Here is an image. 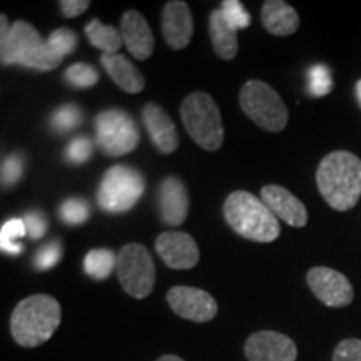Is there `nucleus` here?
<instances>
[{
    "label": "nucleus",
    "instance_id": "f257e3e1",
    "mask_svg": "<svg viewBox=\"0 0 361 361\" xmlns=\"http://www.w3.org/2000/svg\"><path fill=\"white\" fill-rule=\"evenodd\" d=\"M316 186L329 207L350 211L361 196V159L348 151L329 152L316 171Z\"/></svg>",
    "mask_w": 361,
    "mask_h": 361
},
{
    "label": "nucleus",
    "instance_id": "f03ea898",
    "mask_svg": "<svg viewBox=\"0 0 361 361\" xmlns=\"http://www.w3.org/2000/svg\"><path fill=\"white\" fill-rule=\"evenodd\" d=\"M62 322V308L56 298L32 295L22 300L11 316V333L17 345L35 348L52 338Z\"/></svg>",
    "mask_w": 361,
    "mask_h": 361
},
{
    "label": "nucleus",
    "instance_id": "7ed1b4c3",
    "mask_svg": "<svg viewBox=\"0 0 361 361\" xmlns=\"http://www.w3.org/2000/svg\"><path fill=\"white\" fill-rule=\"evenodd\" d=\"M226 223L241 238L256 243H273L281 234V226L263 200L247 191H234L223 206Z\"/></svg>",
    "mask_w": 361,
    "mask_h": 361
},
{
    "label": "nucleus",
    "instance_id": "20e7f679",
    "mask_svg": "<svg viewBox=\"0 0 361 361\" xmlns=\"http://www.w3.org/2000/svg\"><path fill=\"white\" fill-rule=\"evenodd\" d=\"M2 66H22L34 71H54L64 61L57 56L42 39L39 30L25 20H17L11 25V32L0 44Z\"/></svg>",
    "mask_w": 361,
    "mask_h": 361
},
{
    "label": "nucleus",
    "instance_id": "39448f33",
    "mask_svg": "<svg viewBox=\"0 0 361 361\" xmlns=\"http://www.w3.org/2000/svg\"><path fill=\"white\" fill-rule=\"evenodd\" d=\"M180 119L188 134L204 151H218L223 146L224 128L218 104L209 94L192 92L180 104Z\"/></svg>",
    "mask_w": 361,
    "mask_h": 361
},
{
    "label": "nucleus",
    "instance_id": "423d86ee",
    "mask_svg": "<svg viewBox=\"0 0 361 361\" xmlns=\"http://www.w3.org/2000/svg\"><path fill=\"white\" fill-rule=\"evenodd\" d=\"M146 191V179L133 166L117 164L104 173L97 188V204L106 213H128Z\"/></svg>",
    "mask_w": 361,
    "mask_h": 361
},
{
    "label": "nucleus",
    "instance_id": "0eeeda50",
    "mask_svg": "<svg viewBox=\"0 0 361 361\" xmlns=\"http://www.w3.org/2000/svg\"><path fill=\"white\" fill-rule=\"evenodd\" d=\"M239 104L252 123L268 133H281L288 126L286 104L269 84L247 80L239 90Z\"/></svg>",
    "mask_w": 361,
    "mask_h": 361
},
{
    "label": "nucleus",
    "instance_id": "6e6552de",
    "mask_svg": "<svg viewBox=\"0 0 361 361\" xmlns=\"http://www.w3.org/2000/svg\"><path fill=\"white\" fill-rule=\"evenodd\" d=\"M117 278L129 296L142 300L151 295L156 283V266L146 246L130 243L117 252Z\"/></svg>",
    "mask_w": 361,
    "mask_h": 361
},
{
    "label": "nucleus",
    "instance_id": "1a4fd4ad",
    "mask_svg": "<svg viewBox=\"0 0 361 361\" xmlns=\"http://www.w3.org/2000/svg\"><path fill=\"white\" fill-rule=\"evenodd\" d=\"M96 144L102 154L119 157L133 152L139 144V129L128 112L106 109L96 116Z\"/></svg>",
    "mask_w": 361,
    "mask_h": 361
},
{
    "label": "nucleus",
    "instance_id": "9d476101",
    "mask_svg": "<svg viewBox=\"0 0 361 361\" xmlns=\"http://www.w3.org/2000/svg\"><path fill=\"white\" fill-rule=\"evenodd\" d=\"M306 281L313 295L329 308H345L355 298L350 279L336 269L316 266L308 271Z\"/></svg>",
    "mask_w": 361,
    "mask_h": 361
},
{
    "label": "nucleus",
    "instance_id": "9b49d317",
    "mask_svg": "<svg viewBox=\"0 0 361 361\" xmlns=\"http://www.w3.org/2000/svg\"><path fill=\"white\" fill-rule=\"evenodd\" d=\"M171 310L194 323H207L218 314V303L209 293L192 286H174L166 296Z\"/></svg>",
    "mask_w": 361,
    "mask_h": 361
},
{
    "label": "nucleus",
    "instance_id": "f8f14e48",
    "mask_svg": "<svg viewBox=\"0 0 361 361\" xmlns=\"http://www.w3.org/2000/svg\"><path fill=\"white\" fill-rule=\"evenodd\" d=\"M247 361H296V343L271 329L256 331L245 343Z\"/></svg>",
    "mask_w": 361,
    "mask_h": 361
},
{
    "label": "nucleus",
    "instance_id": "ddd939ff",
    "mask_svg": "<svg viewBox=\"0 0 361 361\" xmlns=\"http://www.w3.org/2000/svg\"><path fill=\"white\" fill-rule=\"evenodd\" d=\"M156 251L171 269H191L200 263V247L191 234L162 233L156 239Z\"/></svg>",
    "mask_w": 361,
    "mask_h": 361
},
{
    "label": "nucleus",
    "instance_id": "4468645a",
    "mask_svg": "<svg viewBox=\"0 0 361 361\" xmlns=\"http://www.w3.org/2000/svg\"><path fill=\"white\" fill-rule=\"evenodd\" d=\"M162 35L174 51L186 49L192 39L194 22L191 8L183 0H171L162 8Z\"/></svg>",
    "mask_w": 361,
    "mask_h": 361
},
{
    "label": "nucleus",
    "instance_id": "2eb2a0df",
    "mask_svg": "<svg viewBox=\"0 0 361 361\" xmlns=\"http://www.w3.org/2000/svg\"><path fill=\"white\" fill-rule=\"evenodd\" d=\"M261 200L273 211L278 219L293 228H305L308 224V211L295 194L278 184H268L261 189Z\"/></svg>",
    "mask_w": 361,
    "mask_h": 361
},
{
    "label": "nucleus",
    "instance_id": "dca6fc26",
    "mask_svg": "<svg viewBox=\"0 0 361 361\" xmlns=\"http://www.w3.org/2000/svg\"><path fill=\"white\" fill-rule=\"evenodd\" d=\"M142 123L157 151L161 154H173L179 146V137L168 112L154 102H147L142 109Z\"/></svg>",
    "mask_w": 361,
    "mask_h": 361
},
{
    "label": "nucleus",
    "instance_id": "f3484780",
    "mask_svg": "<svg viewBox=\"0 0 361 361\" xmlns=\"http://www.w3.org/2000/svg\"><path fill=\"white\" fill-rule=\"evenodd\" d=\"M121 34L130 56L137 61H147L154 52V34L144 16L137 11H128L121 19Z\"/></svg>",
    "mask_w": 361,
    "mask_h": 361
},
{
    "label": "nucleus",
    "instance_id": "a211bd4d",
    "mask_svg": "<svg viewBox=\"0 0 361 361\" xmlns=\"http://www.w3.org/2000/svg\"><path fill=\"white\" fill-rule=\"evenodd\" d=\"M159 213L162 223L168 226H179L188 218L189 196L184 183L176 176H169L161 183Z\"/></svg>",
    "mask_w": 361,
    "mask_h": 361
},
{
    "label": "nucleus",
    "instance_id": "6ab92c4d",
    "mask_svg": "<svg viewBox=\"0 0 361 361\" xmlns=\"http://www.w3.org/2000/svg\"><path fill=\"white\" fill-rule=\"evenodd\" d=\"M261 22L269 34L286 37L300 27V16L290 4L283 0H266L261 8Z\"/></svg>",
    "mask_w": 361,
    "mask_h": 361
},
{
    "label": "nucleus",
    "instance_id": "aec40b11",
    "mask_svg": "<svg viewBox=\"0 0 361 361\" xmlns=\"http://www.w3.org/2000/svg\"><path fill=\"white\" fill-rule=\"evenodd\" d=\"M101 64L117 87L123 89L124 92L137 94L146 85L141 71L121 54H102Z\"/></svg>",
    "mask_w": 361,
    "mask_h": 361
},
{
    "label": "nucleus",
    "instance_id": "412c9836",
    "mask_svg": "<svg viewBox=\"0 0 361 361\" xmlns=\"http://www.w3.org/2000/svg\"><path fill=\"white\" fill-rule=\"evenodd\" d=\"M209 39L216 56L223 61H233L238 56V34L226 24L221 8H214L209 16Z\"/></svg>",
    "mask_w": 361,
    "mask_h": 361
},
{
    "label": "nucleus",
    "instance_id": "4be33fe9",
    "mask_svg": "<svg viewBox=\"0 0 361 361\" xmlns=\"http://www.w3.org/2000/svg\"><path fill=\"white\" fill-rule=\"evenodd\" d=\"M85 37L92 47L102 51V54H117L124 45L123 34L112 25H104L99 19H92L84 29Z\"/></svg>",
    "mask_w": 361,
    "mask_h": 361
},
{
    "label": "nucleus",
    "instance_id": "5701e85b",
    "mask_svg": "<svg viewBox=\"0 0 361 361\" xmlns=\"http://www.w3.org/2000/svg\"><path fill=\"white\" fill-rule=\"evenodd\" d=\"M117 266V255L107 247H96L90 250L84 258V271L87 276L97 281L107 279Z\"/></svg>",
    "mask_w": 361,
    "mask_h": 361
},
{
    "label": "nucleus",
    "instance_id": "b1692460",
    "mask_svg": "<svg viewBox=\"0 0 361 361\" xmlns=\"http://www.w3.org/2000/svg\"><path fill=\"white\" fill-rule=\"evenodd\" d=\"M24 236H27V231L22 218L8 219L7 223L2 224V229H0V247L7 255H20L24 251V246H22V243H19V239Z\"/></svg>",
    "mask_w": 361,
    "mask_h": 361
},
{
    "label": "nucleus",
    "instance_id": "393cba45",
    "mask_svg": "<svg viewBox=\"0 0 361 361\" xmlns=\"http://www.w3.org/2000/svg\"><path fill=\"white\" fill-rule=\"evenodd\" d=\"M80 121H82V111L79 109V106L64 104V106L57 107L51 116V128L59 134H66L78 129Z\"/></svg>",
    "mask_w": 361,
    "mask_h": 361
},
{
    "label": "nucleus",
    "instance_id": "a878e982",
    "mask_svg": "<svg viewBox=\"0 0 361 361\" xmlns=\"http://www.w3.org/2000/svg\"><path fill=\"white\" fill-rule=\"evenodd\" d=\"M59 216L69 226L84 224L90 216V206L82 197H67L59 207Z\"/></svg>",
    "mask_w": 361,
    "mask_h": 361
},
{
    "label": "nucleus",
    "instance_id": "bb28decb",
    "mask_svg": "<svg viewBox=\"0 0 361 361\" xmlns=\"http://www.w3.org/2000/svg\"><path fill=\"white\" fill-rule=\"evenodd\" d=\"M66 82L75 89H89L99 82V74L90 64L78 62L72 64L64 74Z\"/></svg>",
    "mask_w": 361,
    "mask_h": 361
},
{
    "label": "nucleus",
    "instance_id": "cd10ccee",
    "mask_svg": "<svg viewBox=\"0 0 361 361\" xmlns=\"http://www.w3.org/2000/svg\"><path fill=\"white\" fill-rule=\"evenodd\" d=\"M333 90L331 71L328 66L316 64L308 71V92L313 97L328 96Z\"/></svg>",
    "mask_w": 361,
    "mask_h": 361
},
{
    "label": "nucleus",
    "instance_id": "c85d7f7f",
    "mask_svg": "<svg viewBox=\"0 0 361 361\" xmlns=\"http://www.w3.org/2000/svg\"><path fill=\"white\" fill-rule=\"evenodd\" d=\"M79 37L75 34V30L67 29V27H61V29H56L54 32L47 37V45L52 49L57 56L64 59L69 56L78 49Z\"/></svg>",
    "mask_w": 361,
    "mask_h": 361
},
{
    "label": "nucleus",
    "instance_id": "c756f323",
    "mask_svg": "<svg viewBox=\"0 0 361 361\" xmlns=\"http://www.w3.org/2000/svg\"><path fill=\"white\" fill-rule=\"evenodd\" d=\"M221 13H223L226 24L238 32L239 29H247L251 25V16L239 0H224L221 4Z\"/></svg>",
    "mask_w": 361,
    "mask_h": 361
},
{
    "label": "nucleus",
    "instance_id": "7c9ffc66",
    "mask_svg": "<svg viewBox=\"0 0 361 361\" xmlns=\"http://www.w3.org/2000/svg\"><path fill=\"white\" fill-rule=\"evenodd\" d=\"M25 168V159L20 152H12L6 159L2 161V186L4 188H12L22 179Z\"/></svg>",
    "mask_w": 361,
    "mask_h": 361
},
{
    "label": "nucleus",
    "instance_id": "2f4dec72",
    "mask_svg": "<svg viewBox=\"0 0 361 361\" xmlns=\"http://www.w3.org/2000/svg\"><path fill=\"white\" fill-rule=\"evenodd\" d=\"M94 152V144L89 137H84V135H79V137H74L72 141L67 144L64 157L71 164L80 166L85 164L90 157H92Z\"/></svg>",
    "mask_w": 361,
    "mask_h": 361
},
{
    "label": "nucleus",
    "instance_id": "473e14b6",
    "mask_svg": "<svg viewBox=\"0 0 361 361\" xmlns=\"http://www.w3.org/2000/svg\"><path fill=\"white\" fill-rule=\"evenodd\" d=\"M62 258V245L59 241L47 243L34 256V268L37 271H47L56 266Z\"/></svg>",
    "mask_w": 361,
    "mask_h": 361
},
{
    "label": "nucleus",
    "instance_id": "72a5a7b5",
    "mask_svg": "<svg viewBox=\"0 0 361 361\" xmlns=\"http://www.w3.org/2000/svg\"><path fill=\"white\" fill-rule=\"evenodd\" d=\"M22 221L25 224L27 236L30 239H40L45 236L49 229V219L45 218V214L39 209L27 211V213L22 216Z\"/></svg>",
    "mask_w": 361,
    "mask_h": 361
},
{
    "label": "nucleus",
    "instance_id": "f704fd0d",
    "mask_svg": "<svg viewBox=\"0 0 361 361\" xmlns=\"http://www.w3.org/2000/svg\"><path fill=\"white\" fill-rule=\"evenodd\" d=\"M333 361H361V340L348 338L338 343L333 351Z\"/></svg>",
    "mask_w": 361,
    "mask_h": 361
},
{
    "label": "nucleus",
    "instance_id": "c9c22d12",
    "mask_svg": "<svg viewBox=\"0 0 361 361\" xmlns=\"http://www.w3.org/2000/svg\"><path fill=\"white\" fill-rule=\"evenodd\" d=\"M62 16L67 17V19H74V17L82 16V13L90 7L89 0H62L61 4Z\"/></svg>",
    "mask_w": 361,
    "mask_h": 361
},
{
    "label": "nucleus",
    "instance_id": "e433bc0d",
    "mask_svg": "<svg viewBox=\"0 0 361 361\" xmlns=\"http://www.w3.org/2000/svg\"><path fill=\"white\" fill-rule=\"evenodd\" d=\"M0 25H2V30H0V44H4L8 37V32H11V25H8L7 17L4 16V13L2 17H0Z\"/></svg>",
    "mask_w": 361,
    "mask_h": 361
},
{
    "label": "nucleus",
    "instance_id": "4c0bfd02",
    "mask_svg": "<svg viewBox=\"0 0 361 361\" xmlns=\"http://www.w3.org/2000/svg\"><path fill=\"white\" fill-rule=\"evenodd\" d=\"M157 361H184V360L179 358V356H176V355H164V356H161Z\"/></svg>",
    "mask_w": 361,
    "mask_h": 361
},
{
    "label": "nucleus",
    "instance_id": "58836bf2",
    "mask_svg": "<svg viewBox=\"0 0 361 361\" xmlns=\"http://www.w3.org/2000/svg\"><path fill=\"white\" fill-rule=\"evenodd\" d=\"M356 97H358V102H360V106H361V79L358 80V82H356Z\"/></svg>",
    "mask_w": 361,
    "mask_h": 361
}]
</instances>
